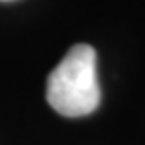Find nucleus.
Wrapping results in <instances>:
<instances>
[{
	"instance_id": "obj_1",
	"label": "nucleus",
	"mask_w": 145,
	"mask_h": 145,
	"mask_svg": "<svg viewBox=\"0 0 145 145\" xmlns=\"http://www.w3.org/2000/svg\"><path fill=\"white\" fill-rule=\"evenodd\" d=\"M47 103L65 117H80L100 105L96 51L75 44L47 77Z\"/></svg>"
}]
</instances>
